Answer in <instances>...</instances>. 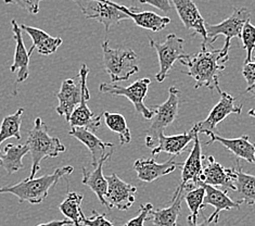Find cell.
<instances>
[{
  "label": "cell",
  "mask_w": 255,
  "mask_h": 226,
  "mask_svg": "<svg viewBox=\"0 0 255 226\" xmlns=\"http://www.w3.org/2000/svg\"><path fill=\"white\" fill-rule=\"evenodd\" d=\"M199 134H196L193 138V146L189 156L186 161L181 166V186H186L187 184H192L193 186H199L202 184L201 175L203 171V155L201 143L199 139Z\"/></svg>",
  "instance_id": "cell-16"
},
{
  "label": "cell",
  "mask_w": 255,
  "mask_h": 226,
  "mask_svg": "<svg viewBox=\"0 0 255 226\" xmlns=\"http://www.w3.org/2000/svg\"><path fill=\"white\" fill-rule=\"evenodd\" d=\"M103 117H105L106 125L110 128L114 133H117L120 137L121 145L129 144L131 140V133L128 125H127L126 119L124 115L119 112H110L106 111L103 112Z\"/></svg>",
  "instance_id": "cell-31"
},
{
  "label": "cell",
  "mask_w": 255,
  "mask_h": 226,
  "mask_svg": "<svg viewBox=\"0 0 255 226\" xmlns=\"http://www.w3.org/2000/svg\"><path fill=\"white\" fill-rule=\"evenodd\" d=\"M12 32L15 40V50L13 63L10 66V71L16 74V83L25 82L29 76V53L24 45L22 28L15 20L11 21Z\"/></svg>",
  "instance_id": "cell-19"
},
{
  "label": "cell",
  "mask_w": 255,
  "mask_h": 226,
  "mask_svg": "<svg viewBox=\"0 0 255 226\" xmlns=\"http://www.w3.org/2000/svg\"><path fill=\"white\" fill-rule=\"evenodd\" d=\"M89 74V68L86 64H83L80 70V83H81V101L78 106L72 112L69 123L71 127H86L88 130L96 132L101 125V119L103 114L96 115L89 109L87 101L90 99L89 89L87 87V77Z\"/></svg>",
  "instance_id": "cell-10"
},
{
  "label": "cell",
  "mask_w": 255,
  "mask_h": 226,
  "mask_svg": "<svg viewBox=\"0 0 255 226\" xmlns=\"http://www.w3.org/2000/svg\"><path fill=\"white\" fill-rule=\"evenodd\" d=\"M254 163H255V154H254Z\"/></svg>",
  "instance_id": "cell-43"
},
{
  "label": "cell",
  "mask_w": 255,
  "mask_h": 226,
  "mask_svg": "<svg viewBox=\"0 0 255 226\" xmlns=\"http://www.w3.org/2000/svg\"><path fill=\"white\" fill-rule=\"evenodd\" d=\"M242 75L246 78L248 87L255 83V59L244 63V69H242Z\"/></svg>",
  "instance_id": "cell-37"
},
{
  "label": "cell",
  "mask_w": 255,
  "mask_h": 226,
  "mask_svg": "<svg viewBox=\"0 0 255 226\" xmlns=\"http://www.w3.org/2000/svg\"><path fill=\"white\" fill-rule=\"evenodd\" d=\"M83 199V195L69 192L63 203L59 206V209L62 215L68 220H71L74 226H84L82 223V217L84 213L81 209Z\"/></svg>",
  "instance_id": "cell-29"
},
{
  "label": "cell",
  "mask_w": 255,
  "mask_h": 226,
  "mask_svg": "<svg viewBox=\"0 0 255 226\" xmlns=\"http://www.w3.org/2000/svg\"><path fill=\"white\" fill-rule=\"evenodd\" d=\"M248 114L250 115V117H252V118H255V109H251L250 111L248 112Z\"/></svg>",
  "instance_id": "cell-42"
},
{
  "label": "cell",
  "mask_w": 255,
  "mask_h": 226,
  "mask_svg": "<svg viewBox=\"0 0 255 226\" xmlns=\"http://www.w3.org/2000/svg\"><path fill=\"white\" fill-rule=\"evenodd\" d=\"M69 134L88 148L90 154H92L94 168L100 161V159L107 154V149L114 148V144L102 142L100 138L95 135L93 131L88 130L86 127H71Z\"/></svg>",
  "instance_id": "cell-23"
},
{
  "label": "cell",
  "mask_w": 255,
  "mask_h": 226,
  "mask_svg": "<svg viewBox=\"0 0 255 226\" xmlns=\"http://www.w3.org/2000/svg\"><path fill=\"white\" fill-rule=\"evenodd\" d=\"M179 96V89L171 87L169 88V96L167 100L162 105L152 107L154 110V117L152 118V124L150 126L148 136L145 137V145H147L148 148L152 149L155 147L157 136L161 133H164V130L171 125L177 118Z\"/></svg>",
  "instance_id": "cell-6"
},
{
  "label": "cell",
  "mask_w": 255,
  "mask_h": 226,
  "mask_svg": "<svg viewBox=\"0 0 255 226\" xmlns=\"http://www.w3.org/2000/svg\"><path fill=\"white\" fill-rule=\"evenodd\" d=\"M29 152L28 145L25 143L24 145H14L8 144L5 146L1 159H0V166H1L5 172L12 174L24 169L23 157Z\"/></svg>",
  "instance_id": "cell-27"
},
{
  "label": "cell",
  "mask_w": 255,
  "mask_h": 226,
  "mask_svg": "<svg viewBox=\"0 0 255 226\" xmlns=\"http://www.w3.org/2000/svg\"><path fill=\"white\" fill-rule=\"evenodd\" d=\"M113 4L119 10L129 17V20H132L138 26L141 28H145L152 32H160V30L165 28L169 23H171V19L167 16H161L159 14L154 13L151 11H144V12H136L137 8H127L125 5L119 4L113 1Z\"/></svg>",
  "instance_id": "cell-22"
},
{
  "label": "cell",
  "mask_w": 255,
  "mask_h": 226,
  "mask_svg": "<svg viewBox=\"0 0 255 226\" xmlns=\"http://www.w3.org/2000/svg\"><path fill=\"white\" fill-rule=\"evenodd\" d=\"M236 166V192L239 193L242 203L253 206L255 204V176L245 173L239 160H237Z\"/></svg>",
  "instance_id": "cell-28"
},
{
  "label": "cell",
  "mask_w": 255,
  "mask_h": 226,
  "mask_svg": "<svg viewBox=\"0 0 255 226\" xmlns=\"http://www.w3.org/2000/svg\"><path fill=\"white\" fill-rule=\"evenodd\" d=\"M108 189L105 196L106 207L109 209L126 211L135 203L137 188L122 181L117 174L106 177Z\"/></svg>",
  "instance_id": "cell-11"
},
{
  "label": "cell",
  "mask_w": 255,
  "mask_h": 226,
  "mask_svg": "<svg viewBox=\"0 0 255 226\" xmlns=\"http://www.w3.org/2000/svg\"><path fill=\"white\" fill-rule=\"evenodd\" d=\"M241 40L245 50L247 51V58L245 60V62H249V61L252 60L253 51L255 48V26L251 23L250 20H248L245 23L244 28H242Z\"/></svg>",
  "instance_id": "cell-33"
},
{
  "label": "cell",
  "mask_w": 255,
  "mask_h": 226,
  "mask_svg": "<svg viewBox=\"0 0 255 226\" xmlns=\"http://www.w3.org/2000/svg\"><path fill=\"white\" fill-rule=\"evenodd\" d=\"M112 155H113V148L109 152H107V154L100 159V161L97 163L94 171H88L85 167L82 168V171H83L82 183L84 185H86L92 189V191L96 194V196L98 197L100 204L103 206H106L105 196L108 189V182H107L106 176L103 175V166H105V163L111 158Z\"/></svg>",
  "instance_id": "cell-21"
},
{
  "label": "cell",
  "mask_w": 255,
  "mask_h": 226,
  "mask_svg": "<svg viewBox=\"0 0 255 226\" xmlns=\"http://www.w3.org/2000/svg\"><path fill=\"white\" fill-rule=\"evenodd\" d=\"M82 223L84 226H114L112 222L107 219L106 215H101L96 210H93V216L90 218H86L83 215Z\"/></svg>",
  "instance_id": "cell-36"
},
{
  "label": "cell",
  "mask_w": 255,
  "mask_h": 226,
  "mask_svg": "<svg viewBox=\"0 0 255 226\" xmlns=\"http://www.w3.org/2000/svg\"><path fill=\"white\" fill-rule=\"evenodd\" d=\"M215 89L218 91V94L221 95V100L211 110L208 118L192 126L193 130L199 134L200 132L205 130L214 132L216 126L220 124L222 121L226 119L228 115L233 113L241 114L242 112V105H236V99L232 95L223 91L220 88V85H217Z\"/></svg>",
  "instance_id": "cell-12"
},
{
  "label": "cell",
  "mask_w": 255,
  "mask_h": 226,
  "mask_svg": "<svg viewBox=\"0 0 255 226\" xmlns=\"http://www.w3.org/2000/svg\"><path fill=\"white\" fill-rule=\"evenodd\" d=\"M173 1L179 19L184 26L192 30L194 34H199L203 37V41L208 42V35L205 29V21L192 0H171Z\"/></svg>",
  "instance_id": "cell-17"
},
{
  "label": "cell",
  "mask_w": 255,
  "mask_h": 226,
  "mask_svg": "<svg viewBox=\"0 0 255 226\" xmlns=\"http://www.w3.org/2000/svg\"><path fill=\"white\" fill-rule=\"evenodd\" d=\"M20 26L29 35V37L32 38L33 41L31 49L28 50L29 56H31L35 49L37 50L39 54H42V56H49V54L56 52L58 50V48L62 45V38L52 37V36H50L49 34L46 33L45 30H42L40 28L28 26L25 25V24H22Z\"/></svg>",
  "instance_id": "cell-25"
},
{
  "label": "cell",
  "mask_w": 255,
  "mask_h": 226,
  "mask_svg": "<svg viewBox=\"0 0 255 226\" xmlns=\"http://www.w3.org/2000/svg\"><path fill=\"white\" fill-rule=\"evenodd\" d=\"M196 134L199 133L194 131L193 128L187 133L172 136H166L164 135V133H161L157 136L156 146L151 149V154H152V156H156L161 152H166V154L174 157L179 156L187 150L188 145L192 142Z\"/></svg>",
  "instance_id": "cell-20"
},
{
  "label": "cell",
  "mask_w": 255,
  "mask_h": 226,
  "mask_svg": "<svg viewBox=\"0 0 255 226\" xmlns=\"http://www.w3.org/2000/svg\"><path fill=\"white\" fill-rule=\"evenodd\" d=\"M74 168L68 166L59 168L52 174H47L40 177L26 179L15 185L0 187V194H11L19 199L20 203H29L32 205H38L42 203L47 197L49 191L58 184V182L64 176L70 175Z\"/></svg>",
  "instance_id": "cell-2"
},
{
  "label": "cell",
  "mask_w": 255,
  "mask_h": 226,
  "mask_svg": "<svg viewBox=\"0 0 255 226\" xmlns=\"http://www.w3.org/2000/svg\"><path fill=\"white\" fill-rule=\"evenodd\" d=\"M246 91H247V93H250V94H252V95L255 97V83H254L253 85H251L250 87H248Z\"/></svg>",
  "instance_id": "cell-41"
},
{
  "label": "cell",
  "mask_w": 255,
  "mask_h": 226,
  "mask_svg": "<svg viewBox=\"0 0 255 226\" xmlns=\"http://www.w3.org/2000/svg\"><path fill=\"white\" fill-rule=\"evenodd\" d=\"M183 166V163L175 162L174 156L164 163H157L153 158L138 159L133 164V170L136 171L137 177L141 182L152 183L155 180L165 176Z\"/></svg>",
  "instance_id": "cell-15"
},
{
  "label": "cell",
  "mask_w": 255,
  "mask_h": 226,
  "mask_svg": "<svg viewBox=\"0 0 255 226\" xmlns=\"http://www.w3.org/2000/svg\"><path fill=\"white\" fill-rule=\"evenodd\" d=\"M204 220L201 223L198 222H193L192 220L190 219V217H188L187 222H188V226H216L218 223V220L220 219H214V218H205L203 215Z\"/></svg>",
  "instance_id": "cell-39"
},
{
  "label": "cell",
  "mask_w": 255,
  "mask_h": 226,
  "mask_svg": "<svg viewBox=\"0 0 255 226\" xmlns=\"http://www.w3.org/2000/svg\"><path fill=\"white\" fill-rule=\"evenodd\" d=\"M254 49H255V48H254Z\"/></svg>",
  "instance_id": "cell-44"
},
{
  "label": "cell",
  "mask_w": 255,
  "mask_h": 226,
  "mask_svg": "<svg viewBox=\"0 0 255 226\" xmlns=\"http://www.w3.org/2000/svg\"><path fill=\"white\" fill-rule=\"evenodd\" d=\"M26 144L32 157V170L27 177L29 180L34 179L39 172L42 160L47 158H56L65 151V146L58 137L49 135L47 124L40 118L35 120L34 127L28 133Z\"/></svg>",
  "instance_id": "cell-3"
},
{
  "label": "cell",
  "mask_w": 255,
  "mask_h": 226,
  "mask_svg": "<svg viewBox=\"0 0 255 226\" xmlns=\"http://www.w3.org/2000/svg\"><path fill=\"white\" fill-rule=\"evenodd\" d=\"M236 168H225L218 163L214 157L206 158V164L203 166L201 182L203 184L236 192Z\"/></svg>",
  "instance_id": "cell-13"
},
{
  "label": "cell",
  "mask_w": 255,
  "mask_h": 226,
  "mask_svg": "<svg viewBox=\"0 0 255 226\" xmlns=\"http://www.w3.org/2000/svg\"><path fill=\"white\" fill-rule=\"evenodd\" d=\"M5 4H15L31 14H37L42 0H3Z\"/></svg>",
  "instance_id": "cell-35"
},
{
  "label": "cell",
  "mask_w": 255,
  "mask_h": 226,
  "mask_svg": "<svg viewBox=\"0 0 255 226\" xmlns=\"http://www.w3.org/2000/svg\"><path fill=\"white\" fill-rule=\"evenodd\" d=\"M37 226H74L73 225V222L71 220H57V221H51V222H48V223H42V224H38Z\"/></svg>",
  "instance_id": "cell-40"
},
{
  "label": "cell",
  "mask_w": 255,
  "mask_h": 226,
  "mask_svg": "<svg viewBox=\"0 0 255 226\" xmlns=\"http://www.w3.org/2000/svg\"><path fill=\"white\" fill-rule=\"evenodd\" d=\"M202 185L205 189V196H204V201H203V206H212L215 208V211L212 213L210 216L211 218L214 219H220V213L222 211H228L232 209H237L239 210L242 201H236L233 200L228 196V194L226 191H222V189H218L214 186L211 185Z\"/></svg>",
  "instance_id": "cell-26"
},
{
  "label": "cell",
  "mask_w": 255,
  "mask_h": 226,
  "mask_svg": "<svg viewBox=\"0 0 255 226\" xmlns=\"http://www.w3.org/2000/svg\"><path fill=\"white\" fill-rule=\"evenodd\" d=\"M149 42L150 46L155 49L160 62V71L155 75V79L156 82L162 83L174 64L188 56L184 51L185 40L175 34H169L164 42H157L152 38H149Z\"/></svg>",
  "instance_id": "cell-8"
},
{
  "label": "cell",
  "mask_w": 255,
  "mask_h": 226,
  "mask_svg": "<svg viewBox=\"0 0 255 226\" xmlns=\"http://www.w3.org/2000/svg\"><path fill=\"white\" fill-rule=\"evenodd\" d=\"M200 134L209 136L210 140L205 145H211L213 143H220L225 148L229 150L238 159H244L249 163H254V154H255V144L250 142V138L247 135L237 138H226L217 135L213 131H202Z\"/></svg>",
  "instance_id": "cell-14"
},
{
  "label": "cell",
  "mask_w": 255,
  "mask_h": 226,
  "mask_svg": "<svg viewBox=\"0 0 255 226\" xmlns=\"http://www.w3.org/2000/svg\"><path fill=\"white\" fill-rule=\"evenodd\" d=\"M185 191L187 192V194L185 195L184 198L191 212V215L189 217L193 222H198L200 211L204 208L203 201L205 196V189L202 184L194 187L187 185L185 186Z\"/></svg>",
  "instance_id": "cell-32"
},
{
  "label": "cell",
  "mask_w": 255,
  "mask_h": 226,
  "mask_svg": "<svg viewBox=\"0 0 255 226\" xmlns=\"http://www.w3.org/2000/svg\"><path fill=\"white\" fill-rule=\"evenodd\" d=\"M185 192V187L179 185L174 194L171 206L163 209L151 210L150 215L152 216L153 226H177Z\"/></svg>",
  "instance_id": "cell-24"
},
{
  "label": "cell",
  "mask_w": 255,
  "mask_h": 226,
  "mask_svg": "<svg viewBox=\"0 0 255 226\" xmlns=\"http://www.w3.org/2000/svg\"><path fill=\"white\" fill-rule=\"evenodd\" d=\"M228 53L222 49L209 48L208 42L203 41L201 49L197 54H188L186 58L179 60V62L188 68V71L184 72L185 74L196 81L194 88L206 87L213 90L217 85H220L218 76L226 69L225 63L229 59Z\"/></svg>",
  "instance_id": "cell-1"
},
{
  "label": "cell",
  "mask_w": 255,
  "mask_h": 226,
  "mask_svg": "<svg viewBox=\"0 0 255 226\" xmlns=\"http://www.w3.org/2000/svg\"><path fill=\"white\" fill-rule=\"evenodd\" d=\"M138 1L141 3L152 5V7L165 12V13H168L172 9L171 0H138Z\"/></svg>",
  "instance_id": "cell-38"
},
{
  "label": "cell",
  "mask_w": 255,
  "mask_h": 226,
  "mask_svg": "<svg viewBox=\"0 0 255 226\" xmlns=\"http://www.w3.org/2000/svg\"><path fill=\"white\" fill-rule=\"evenodd\" d=\"M24 109L20 108L13 114L3 118L1 125H0V146L9 138L21 139V125H22V115ZM2 151L0 150V159H1Z\"/></svg>",
  "instance_id": "cell-30"
},
{
  "label": "cell",
  "mask_w": 255,
  "mask_h": 226,
  "mask_svg": "<svg viewBox=\"0 0 255 226\" xmlns=\"http://www.w3.org/2000/svg\"><path fill=\"white\" fill-rule=\"evenodd\" d=\"M150 84V78L144 77L133 82L129 86H121L114 83H102L100 84L99 90L102 94L126 97L132 103L138 113H140L145 120H152L154 117L153 108H148L144 105V99L147 97Z\"/></svg>",
  "instance_id": "cell-5"
},
{
  "label": "cell",
  "mask_w": 255,
  "mask_h": 226,
  "mask_svg": "<svg viewBox=\"0 0 255 226\" xmlns=\"http://www.w3.org/2000/svg\"><path fill=\"white\" fill-rule=\"evenodd\" d=\"M87 19H94L105 26L107 32L114 24L129 20L124 12L113 4L112 0H73Z\"/></svg>",
  "instance_id": "cell-9"
},
{
  "label": "cell",
  "mask_w": 255,
  "mask_h": 226,
  "mask_svg": "<svg viewBox=\"0 0 255 226\" xmlns=\"http://www.w3.org/2000/svg\"><path fill=\"white\" fill-rule=\"evenodd\" d=\"M250 11L248 8H235L233 14L226 20H224L220 24H209L205 23L206 35H208L209 44L212 45L216 41L220 35L225 36V45L222 48L224 52H229L230 41L233 38H241L242 28H244L245 23L250 20Z\"/></svg>",
  "instance_id": "cell-7"
},
{
  "label": "cell",
  "mask_w": 255,
  "mask_h": 226,
  "mask_svg": "<svg viewBox=\"0 0 255 226\" xmlns=\"http://www.w3.org/2000/svg\"><path fill=\"white\" fill-rule=\"evenodd\" d=\"M103 64L110 75L112 83L127 81L131 75L139 72L138 56L131 49H112L109 40L102 42Z\"/></svg>",
  "instance_id": "cell-4"
},
{
  "label": "cell",
  "mask_w": 255,
  "mask_h": 226,
  "mask_svg": "<svg viewBox=\"0 0 255 226\" xmlns=\"http://www.w3.org/2000/svg\"><path fill=\"white\" fill-rule=\"evenodd\" d=\"M81 83L75 78H66L62 82L61 88L57 94L59 105L56 111L59 115L64 117L65 121L69 122L72 112L78 106L81 101Z\"/></svg>",
  "instance_id": "cell-18"
},
{
  "label": "cell",
  "mask_w": 255,
  "mask_h": 226,
  "mask_svg": "<svg viewBox=\"0 0 255 226\" xmlns=\"http://www.w3.org/2000/svg\"><path fill=\"white\" fill-rule=\"evenodd\" d=\"M152 209H153L152 204L147 203V204L141 205L138 216L136 218L129 220V221L127 222L124 226H144V222L147 221V220H150L149 216Z\"/></svg>",
  "instance_id": "cell-34"
}]
</instances>
